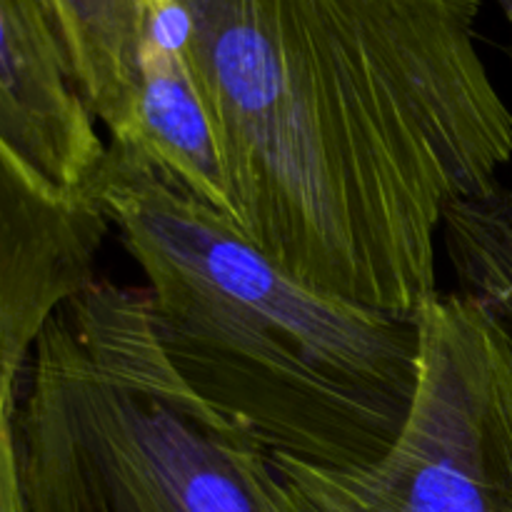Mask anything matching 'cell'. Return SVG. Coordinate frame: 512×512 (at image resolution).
Returning a JSON list of instances; mask_svg holds the SVG:
<instances>
[{
    "label": "cell",
    "mask_w": 512,
    "mask_h": 512,
    "mask_svg": "<svg viewBox=\"0 0 512 512\" xmlns=\"http://www.w3.org/2000/svg\"><path fill=\"white\" fill-rule=\"evenodd\" d=\"M238 230L290 278L418 315L450 205L500 185L483 0H173Z\"/></svg>",
    "instance_id": "1"
},
{
    "label": "cell",
    "mask_w": 512,
    "mask_h": 512,
    "mask_svg": "<svg viewBox=\"0 0 512 512\" xmlns=\"http://www.w3.org/2000/svg\"><path fill=\"white\" fill-rule=\"evenodd\" d=\"M98 198L140 265L180 378L270 455L333 473L385 458L420 375V318L290 278L218 213L108 145Z\"/></svg>",
    "instance_id": "2"
},
{
    "label": "cell",
    "mask_w": 512,
    "mask_h": 512,
    "mask_svg": "<svg viewBox=\"0 0 512 512\" xmlns=\"http://www.w3.org/2000/svg\"><path fill=\"white\" fill-rule=\"evenodd\" d=\"M10 428L20 512H290L268 450L165 358L145 288L98 278L60 305Z\"/></svg>",
    "instance_id": "3"
},
{
    "label": "cell",
    "mask_w": 512,
    "mask_h": 512,
    "mask_svg": "<svg viewBox=\"0 0 512 512\" xmlns=\"http://www.w3.org/2000/svg\"><path fill=\"white\" fill-rule=\"evenodd\" d=\"M413 408L383 460L310 468L360 512H512V330L463 293L420 308Z\"/></svg>",
    "instance_id": "4"
},
{
    "label": "cell",
    "mask_w": 512,
    "mask_h": 512,
    "mask_svg": "<svg viewBox=\"0 0 512 512\" xmlns=\"http://www.w3.org/2000/svg\"><path fill=\"white\" fill-rule=\"evenodd\" d=\"M108 228L98 198L58 190L0 138V403L48 320L98 280Z\"/></svg>",
    "instance_id": "5"
},
{
    "label": "cell",
    "mask_w": 512,
    "mask_h": 512,
    "mask_svg": "<svg viewBox=\"0 0 512 512\" xmlns=\"http://www.w3.org/2000/svg\"><path fill=\"white\" fill-rule=\"evenodd\" d=\"M0 138L58 190L98 198L108 140L40 0H0Z\"/></svg>",
    "instance_id": "6"
},
{
    "label": "cell",
    "mask_w": 512,
    "mask_h": 512,
    "mask_svg": "<svg viewBox=\"0 0 512 512\" xmlns=\"http://www.w3.org/2000/svg\"><path fill=\"white\" fill-rule=\"evenodd\" d=\"M128 150L195 203L228 220L235 208L205 100L183 50V20L173 0H153L140 55V88Z\"/></svg>",
    "instance_id": "7"
},
{
    "label": "cell",
    "mask_w": 512,
    "mask_h": 512,
    "mask_svg": "<svg viewBox=\"0 0 512 512\" xmlns=\"http://www.w3.org/2000/svg\"><path fill=\"white\" fill-rule=\"evenodd\" d=\"M68 58L75 88L108 143L133 133L140 55L153 0H40Z\"/></svg>",
    "instance_id": "8"
},
{
    "label": "cell",
    "mask_w": 512,
    "mask_h": 512,
    "mask_svg": "<svg viewBox=\"0 0 512 512\" xmlns=\"http://www.w3.org/2000/svg\"><path fill=\"white\" fill-rule=\"evenodd\" d=\"M440 243L460 293L512 330V185L450 205Z\"/></svg>",
    "instance_id": "9"
},
{
    "label": "cell",
    "mask_w": 512,
    "mask_h": 512,
    "mask_svg": "<svg viewBox=\"0 0 512 512\" xmlns=\"http://www.w3.org/2000/svg\"><path fill=\"white\" fill-rule=\"evenodd\" d=\"M10 413H13V400L0 403V512H20Z\"/></svg>",
    "instance_id": "10"
}]
</instances>
